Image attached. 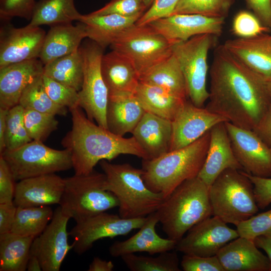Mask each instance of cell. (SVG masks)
Segmentation results:
<instances>
[{"instance_id": "obj_26", "label": "cell", "mask_w": 271, "mask_h": 271, "mask_svg": "<svg viewBox=\"0 0 271 271\" xmlns=\"http://www.w3.org/2000/svg\"><path fill=\"white\" fill-rule=\"evenodd\" d=\"M101 68L109 95L135 93L140 82V74L127 57L112 50L103 54Z\"/></svg>"}, {"instance_id": "obj_6", "label": "cell", "mask_w": 271, "mask_h": 271, "mask_svg": "<svg viewBox=\"0 0 271 271\" xmlns=\"http://www.w3.org/2000/svg\"><path fill=\"white\" fill-rule=\"evenodd\" d=\"M212 216L236 226L258 211L253 185L243 171L222 172L209 187Z\"/></svg>"}, {"instance_id": "obj_52", "label": "cell", "mask_w": 271, "mask_h": 271, "mask_svg": "<svg viewBox=\"0 0 271 271\" xmlns=\"http://www.w3.org/2000/svg\"><path fill=\"white\" fill-rule=\"evenodd\" d=\"M16 210L14 202L0 203V234L11 232Z\"/></svg>"}, {"instance_id": "obj_14", "label": "cell", "mask_w": 271, "mask_h": 271, "mask_svg": "<svg viewBox=\"0 0 271 271\" xmlns=\"http://www.w3.org/2000/svg\"><path fill=\"white\" fill-rule=\"evenodd\" d=\"M70 219L59 206L44 230L33 240L30 255L38 258L43 271H59L68 252L72 249V244L68 241L67 230Z\"/></svg>"}, {"instance_id": "obj_55", "label": "cell", "mask_w": 271, "mask_h": 271, "mask_svg": "<svg viewBox=\"0 0 271 271\" xmlns=\"http://www.w3.org/2000/svg\"><path fill=\"white\" fill-rule=\"evenodd\" d=\"M254 241L258 248L262 249L266 253L271 264V240L262 235L255 237Z\"/></svg>"}, {"instance_id": "obj_19", "label": "cell", "mask_w": 271, "mask_h": 271, "mask_svg": "<svg viewBox=\"0 0 271 271\" xmlns=\"http://www.w3.org/2000/svg\"><path fill=\"white\" fill-rule=\"evenodd\" d=\"M210 133L207 154L197 176L209 187L225 170L243 171L234 155L225 122L214 125Z\"/></svg>"}, {"instance_id": "obj_5", "label": "cell", "mask_w": 271, "mask_h": 271, "mask_svg": "<svg viewBox=\"0 0 271 271\" xmlns=\"http://www.w3.org/2000/svg\"><path fill=\"white\" fill-rule=\"evenodd\" d=\"M105 175V190L113 193L118 201L119 215L123 218L145 217L156 212L164 198L151 190L143 179V171L125 163L99 162Z\"/></svg>"}, {"instance_id": "obj_36", "label": "cell", "mask_w": 271, "mask_h": 271, "mask_svg": "<svg viewBox=\"0 0 271 271\" xmlns=\"http://www.w3.org/2000/svg\"><path fill=\"white\" fill-rule=\"evenodd\" d=\"M43 75L25 89L21 96L19 104L24 109H32L54 115H66L68 111L67 108L54 102L46 92Z\"/></svg>"}, {"instance_id": "obj_25", "label": "cell", "mask_w": 271, "mask_h": 271, "mask_svg": "<svg viewBox=\"0 0 271 271\" xmlns=\"http://www.w3.org/2000/svg\"><path fill=\"white\" fill-rule=\"evenodd\" d=\"M149 159L158 158L170 151L172 121L145 111L132 132Z\"/></svg>"}, {"instance_id": "obj_24", "label": "cell", "mask_w": 271, "mask_h": 271, "mask_svg": "<svg viewBox=\"0 0 271 271\" xmlns=\"http://www.w3.org/2000/svg\"><path fill=\"white\" fill-rule=\"evenodd\" d=\"M225 271H271L268 257L254 240L239 236L221 248L216 254Z\"/></svg>"}, {"instance_id": "obj_28", "label": "cell", "mask_w": 271, "mask_h": 271, "mask_svg": "<svg viewBox=\"0 0 271 271\" xmlns=\"http://www.w3.org/2000/svg\"><path fill=\"white\" fill-rule=\"evenodd\" d=\"M145 111L134 93L109 95L106 109L107 129L121 137L131 133Z\"/></svg>"}, {"instance_id": "obj_8", "label": "cell", "mask_w": 271, "mask_h": 271, "mask_svg": "<svg viewBox=\"0 0 271 271\" xmlns=\"http://www.w3.org/2000/svg\"><path fill=\"white\" fill-rule=\"evenodd\" d=\"M217 36L205 34L172 45L183 74L188 98L195 105L204 107L209 98L207 88L209 51L216 45Z\"/></svg>"}, {"instance_id": "obj_33", "label": "cell", "mask_w": 271, "mask_h": 271, "mask_svg": "<svg viewBox=\"0 0 271 271\" xmlns=\"http://www.w3.org/2000/svg\"><path fill=\"white\" fill-rule=\"evenodd\" d=\"M82 14L76 9L74 0H39L28 24L40 27L53 26L79 21Z\"/></svg>"}, {"instance_id": "obj_35", "label": "cell", "mask_w": 271, "mask_h": 271, "mask_svg": "<svg viewBox=\"0 0 271 271\" xmlns=\"http://www.w3.org/2000/svg\"><path fill=\"white\" fill-rule=\"evenodd\" d=\"M53 214L48 206L17 207L11 232L35 238L44 230Z\"/></svg>"}, {"instance_id": "obj_48", "label": "cell", "mask_w": 271, "mask_h": 271, "mask_svg": "<svg viewBox=\"0 0 271 271\" xmlns=\"http://www.w3.org/2000/svg\"><path fill=\"white\" fill-rule=\"evenodd\" d=\"M15 181L8 164L0 156V203L13 202L16 184Z\"/></svg>"}, {"instance_id": "obj_38", "label": "cell", "mask_w": 271, "mask_h": 271, "mask_svg": "<svg viewBox=\"0 0 271 271\" xmlns=\"http://www.w3.org/2000/svg\"><path fill=\"white\" fill-rule=\"evenodd\" d=\"M233 3L234 0H180L172 15L198 14L225 19Z\"/></svg>"}, {"instance_id": "obj_42", "label": "cell", "mask_w": 271, "mask_h": 271, "mask_svg": "<svg viewBox=\"0 0 271 271\" xmlns=\"http://www.w3.org/2000/svg\"><path fill=\"white\" fill-rule=\"evenodd\" d=\"M231 31L238 38H249L270 31L252 13L243 10L234 16Z\"/></svg>"}, {"instance_id": "obj_43", "label": "cell", "mask_w": 271, "mask_h": 271, "mask_svg": "<svg viewBox=\"0 0 271 271\" xmlns=\"http://www.w3.org/2000/svg\"><path fill=\"white\" fill-rule=\"evenodd\" d=\"M147 8L144 0H111L92 15L116 14L124 17L142 15Z\"/></svg>"}, {"instance_id": "obj_32", "label": "cell", "mask_w": 271, "mask_h": 271, "mask_svg": "<svg viewBox=\"0 0 271 271\" xmlns=\"http://www.w3.org/2000/svg\"><path fill=\"white\" fill-rule=\"evenodd\" d=\"M34 238L12 232L0 234V270H27Z\"/></svg>"}, {"instance_id": "obj_12", "label": "cell", "mask_w": 271, "mask_h": 271, "mask_svg": "<svg viewBox=\"0 0 271 271\" xmlns=\"http://www.w3.org/2000/svg\"><path fill=\"white\" fill-rule=\"evenodd\" d=\"M147 216L123 218L119 215L102 212L77 222L69 235L73 239L72 249L82 254L99 239L126 235L133 230L139 229L146 222Z\"/></svg>"}, {"instance_id": "obj_51", "label": "cell", "mask_w": 271, "mask_h": 271, "mask_svg": "<svg viewBox=\"0 0 271 271\" xmlns=\"http://www.w3.org/2000/svg\"><path fill=\"white\" fill-rule=\"evenodd\" d=\"M252 130L269 147L271 146V101Z\"/></svg>"}, {"instance_id": "obj_59", "label": "cell", "mask_w": 271, "mask_h": 271, "mask_svg": "<svg viewBox=\"0 0 271 271\" xmlns=\"http://www.w3.org/2000/svg\"><path fill=\"white\" fill-rule=\"evenodd\" d=\"M267 83H268V86L269 91L271 93V79L269 80L268 81H267Z\"/></svg>"}, {"instance_id": "obj_30", "label": "cell", "mask_w": 271, "mask_h": 271, "mask_svg": "<svg viewBox=\"0 0 271 271\" xmlns=\"http://www.w3.org/2000/svg\"><path fill=\"white\" fill-rule=\"evenodd\" d=\"M140 81L161 87L183 98H188L184 77L173 52L141 74Z\"/></svg>"}, {"instance_id": "obj_20", "label": "cell", "mask_w": 271, "mask_h": 271, "mask_svg": "<svg viewBox=\"0 0 271 271\" xmlns=\"http://www.w3.org/2000/svg\"><path fill=\"white\" fill-rule=\"evenodd\" d=\"M44 67L36 58L0 68V108L10 109L19 104L25 89L43 75Z\"/></svg>"}, {"instance_id": "obj_11", "label": "cell", "mask_w": 271, "mask_h": 271, "mask_svg": "<svg viewBox=\"0 0 271 271\" xmlns=\"http://www.w3.org/2000/svg\"><path fill=\"white\" fill-rule=\"evenodd\" d=\"M127 57L140 75L172 53V45L150 24H134L125 30L110 46Z\"/></svg>"}, {"instance_id": "obj_21", "label": "cell", "mask_w": 271, "mask_h": 271, "mask_svg": "<svg viewBox=\"0 0 271 271\" xmlns=\"http://www.w3.org/2000/svg\"><path fill=\"white\" fill-rule=\"evenodd\" d=\"M64 179L50 174L19 181L13 202L17 207L59 204L64 190Z\"/></svg>"}, {"instance_id": "obj_22", "label": "cell", "mask_w": 271, "mask_h": 271, "mask_svg": "<svg viewBox=\"0 0 271 271\" xmlns=\"http://www.w3.org/2000/svg\"><path fill=\"white\" fill-rule=\"evenodd\" d=\"M223 45L252 71L267 81L271 79V35L229 39Z\"/></svg>"}, {"instance_id": "obj_45", "label": "cell", "mask_w": 271, "mask_h": 271, "mask_svg": "<svg viewBox=\"0 0 271 271\" xmlns=\"http://www.w3.org/2000/svg\"><path fill=\"white\" fill-rule=\"evenodd\" d=\"M36 2L35 0H0V18L5 21L15 17L30 21Z\"/></svg>"}, {"instance_id": "obj_18", "label": "cell", "mask_w": 271, "mask_h": 271, "mask_svg": "<svg viewBox=\"0 0 271 271\" xmlns=\"http://www.w3.org/2000/svg\"><path fill=\"white\" fill-rule=\"evenodd\" d=\"M224 22V18L179 14L157 20L149 24L173 45L199 35L208 34L219 37Z\"/></svg>"}, {"instance_id": "obj_23", "label": "cell", "mask_w": 271, "mask_h": 271, "mask_svg": "<svg viewBox=\"0 0 271 271\" xmlns=\"http://www.w3.org/2000/svg\"><path fill=\"white\" fill-rule=\"evenodd\" d=\"M158 222L156 212L149 214L135 234L127 239L112 244L109 248V254L114 257L138 252H146L153 255L175 249L177 241L162 238L157 234L156 226Z\"/></svg>"}, {"instance_id": "obj_57", "label": "cell", "mask_w": 271, "mask_h": 271, "mask_svg": "<svg viewBox=\"0 0 271 271\" xmlns=\"http://www.w3.org/2000/svg\"><path fill=\"white\" fill-rule=\"evenodd\" d=\"M154 1V0H144V2L147 8H149Z\"/></svg>"}, {"instance_id": "obj_58", "label": "cell", "mask_w": 271, "mask_h": 271, "mask_svg": "<svg viewBox=\"0 0 271 271\" xmlns=\"http://www.w3.org/2000/svg\"><path fill=\"white\" fill-rule=\"evenodd\" d=\"M263 235L266 236L268 238H269L271 240V230L268 231L267 232H266L265 234Z\"/></svg>"}, {"instance_id": "obj_9", "label": "cell", "mask_w": 271, "mask_h": 271, "mask_svg": "<svg viewBox=\"0 0 271 271\" xmlns=\"http://www.w3.org/2000/svg\"><path fill=\"white\" fill-rule=\"evenodd\" d=\"M1 156L8 164L16 181L72 168L71 154L67 149H54L41 141L32 140L15 150H6Z\"/></svg>"}, {"instance_id": "obj_41", "label": "cell", "mask_w": 271, "mask_h": 271, "mask_svg": "<svg viewBox=\"0 0 271 271\" xmlns=\"http://www.w3.org/2000/svg\"><path fill=\"white\" fill-rule=\"evenodd\" d=\"M43 81L46 92L54 102L69 109L79 106L78 91L44 75Z\"/></svg>"}, {"instance_id": "obj_13", "label": "cell", "mask_w": 271, "mask_h": 271, "mask_svg": "<svg viewBox=\"0 0 271 271\" xmlns=\"http://www.w3.org/2000/svg\"><path fill=\"white\" fill-rule=\"evenodd\" d=\"M218 217L211 216L195 224L177 241L175 249L184 254L211 256L230 241L239 236Z\"/></svg>"}, {"instance_id": "obj_27", "label": "cell", "mask_w": 271, "mask_h": 271, "mask_svg": "<svg viewBox=\"0 0 271 271\" xmlns=\"http://www.w3.org/2000/svg\"><path fill=\"white\" fill-rule=\"evenodd\" d=\"M87 38L85 25L79 22L51 26L46 34L39 59L44 65L78 50Z\"/></svg>"}, {"instance_id": "obj_37", "label": "cell", "mask_w": 271, "mask_h": 271, "mask_svg": "<svg viewBox=\"0 0 271 271\" xmlns=\"http://www.w3.org/2000/svg\"><path fill=\"white\" fill-rule=\"evenodd\" d=\"M170 251L160 253L156 257L130 253L120 257L131 271H180L177 254Z\"/></svg>"}, {"instance_id": "obj_31", "label": "cell", "mask_w": 271, "mask_h": 271, "mask_svg": "<svg viewBox=\"0 0 271 271\" xmlns=\"http://www.w3.org/2000/svg\"><path fill=\"white\" fill-rule=\"evenodd\" d=\"M134 94L146 111L171 121L187 100L161 87L141 81Z\"/></svg>"}, {"instance_id": "obj_53", "label": "cell", "mask_w": 271, "mask_h": 271, "mask_svg": "<svg viewBox=\"0 0 271 271\" xmlns=\"http://www.w3.org/2000/svg\"><path fill=\"white\" fill-rule=\"evenodd\" d=\"M114 264L111 261L102 260L94 257L89 265L88 271H112Z\"/></svg>"}, {"instance_id": "obj_16", "label": "cell", "mask_w": 271, "mask_h": 271, "mask_svg": "<svg viewBox=\"0 0 271 271\" xmlns=\"http://www.w3.org/2000/svg\"><path fill=\"white\" fill-rule=\"evenodd\" d=\"M40 27L15 28L5 24L0 30V68L39 58L46 36Z\"/></svg>"}, {"instance_id": "obj_17", "label": "cell", "mask_w": 271, "mask_h": 271, "mask_svg": "<svg viewBox=\"0 0 271 271\" xmlns=\"http://www.w3.org/2000/svg\"><path fill=\"white\" fill-rule=\"evenodd\" d=\"M226 121L227 120L222 116L205 107L197 106L187 99L172 120L170 151L190 145L216 124Z\"/></svg>"}, {"instance_id": "obj_40", "label": "cell", "mask_w": 271, "mask_h": 271, "mask_svg": "<svg viewBox=\"0 0 271 271\" xmlns=\"http://www.w3.org/2000/svg\"><path fill=\"white\" fill-rule=\"evenodd\" d=\"M55 116L53 114L25 109V125L31 139L44 142L58 128L59 122Z\"/></svg>"}, {"instance_id": "obj_60", "label": "cell", "mask_w": 271, "mask_h": 271, "mask_svg": "<svg viewBox=\"0 0 271 271\" xmlns=\"http://www.w3.org/2000/svg\"><path fill=\"white\" fill-rule=\"evenodd\" d=\"M270 154H271V146L270 147Z\"/></svg>"}, {"instance_id": "obj_3", "label": "cell", "mask_w": 271, "mask_h": 271, "mask_svg": "<svg viewBox=\"0 0 271 271\" xmlns=\"http://www.w3.org/2000/svg\"><path fill=\"white\" fill-rule=\"evenodd\" d=\"M210 129L187 146L143 160L142 177L148 188L165 199L183 182L197 177L207 154Z\"/></svg>"}, {"instance_id": "obj_49", "label": "cell", "mask_w": 271, "mask_h": 271, "mask_svg": "<svg viewBox=\"0 0 271 271\" xmlns=\"http://www.w3.org/2000/svg\"><path fill=\"white\" fill-rule=\"evenodd\" d=\"M245 173L253 185L258 208L264 209L271 204V177H259Z\"/></svg>"}, {"instance_id": "obj_54", "label": "cell", "mask_w": 271, "mask_h": 271, "mask_svg": "<svg viewBox=\"0 0 271 271\" xmlns=\"http://www.w3.org/2000/svg\"><path fill=\"white\" fill-rule=\"evenodd\" d=\"M9 109L0 108V153L5 150V138L7 126V118Z\"/></svg>"}, {"instance_id": "obj_46", "label": "cell", "mask_w": 271, "mask_h": 271, "mask_svg": "<svg viewBox=\"0 0 271 271\" xmlns=\"http://www.w3.org/2000/svg\"><path fill=\"white\" fill-rule=\"evenodd\" d=\"M180 264L184 271H225L216 255L200 256L184 254Z\"/></svg>"}, {"instance_id": "obj_4", "label": "cell", "mask_w": 271, "mask_h": 271, "mask_svg": "<svg viewBox=\"0 0 271 271\" xmlns=\"http://www.w3.org/2000/svg\"><path fill=\"white\" fill-rule=\"evenodd\" d=\"M156 212L168 238L178 241L193 226L212 216L209 186L198 177L188 179L164 199Z\"/></svg>"}, {"instance_id": "obj_1", "label": "cell", "mask_w": 271, "mask_h": 271, "mask_svg": "<svg viewBox=\"0 0 271 271\" xmlns=\"http://www.w3.org/2000/svg\"><path fill=\"white\" fill-rule=\"evenodd\" d=\"M205 108L239 127L251 129L270 101L267 81L252 71L222 45L214 50Z\"/></svg>"}, {"instance_id": "obj_50", "label": "cell", "mask_w": 271, "mask_h": 271, "mask_svg": "<svg viewBox=\"0 0 271 271\" xmlns=\"http://www.w3.org/2000/svg\"><path fill=\"white\" fill-rule=\"evenodd\" d=\"M262 24L271 31V0H245Z\"/></svg>"}, {"instance_id": "obj_10", "label": "cell", "mask_w": 271, "mask_h": 271, "mask_svg": "<svg viewBox=\"0 0 271 271\" xmlns=\"http://www.w3.org/2000/svg\"><path fill=\"white\" fill-rule=\"evenodd\" d=\"M83 61V79L78 91L79 106L87 117L99 126L107 128L106 109L109 92L101 73L103 49L97 44L85 43L80 46Z\"/></svg>"}, {"instance_id": "obj_29", "label": "cell", "mask_w": 271, "mask_h": 271, "mask_svg": "<svg viewBox=\"0 0 271 271\" xmlns=\"http://www.w3.org/2000/svg\"><path fill=\"white\" fill-rule=\"evenodd\" d=\"M142 15L124 17L116 14L92 15L89 13L82 15L79 22L85 25L87 38L104 49L110 46L122 33L134 25Z\"/></svg>"}, {"instance_id": "obj_39", "label": "cell", "mask_w": 271, "mask_h": 271, "mask_svg": "<svg viewBox=\"0 0 271 271\" xmlns=\"http://www.w3.org/2000/svg\"><path fill=\"white\" fill-rule=\"evenodd\" d=\"M24 108L17 104L9 110L5 138V150H14L32 141L26 128Z\"/></svg>"}, {"instance_id": "obj_2", "label": "cell", "mask_w": 271, "mask_h": 271, "mask_svg": "<svg viewBox=\"0 0 271 271\" xmlns=\"http://www.w3.org/2000/svg\"><path fill=\"white\" fill-rule=\"evenodd\" d=\"M72 126L61 144L70 153L75 174H87L101 160H111L121 154L149 158L134 137L125 138L94 123L79 106L69 109Z\"/></svg>"}, {"instance_id": "obj_15", "label": "cell", "mask_w": 271, "mask_h": 271, "mask_svg": "<svg viewBox=\"0 0 271 271\" xmlns=\"http://www.w3.org/2000/svg\"><path fill=\"white\" fill-rule=\"evenodd\" d=\"M234 155L243 171L259 177H271V154L268 146L252 130L225 122Z\"/></svg>"}, {"instance_id": "obj_34", "label": "cell", "mask_w": 271, "mask_h": 271, "mask_svg": "<svg viewBox=\"0 0 271 271\" xmlns=\"http://www.w3.org/2000/svg\"><path fill=\"white\" fill-rule=\"evenodd\" d=\"M43 75L79 91L83 79V61L80 48L45 65Z\"/></svg>"}, {"instance_id": "obj_44", "label": "cell", "mask_w": 271, "mask_h": 271, "mask_svg": "<svg viewBox=\"0 0 271 271\" xmlns=\"http://www.w3.org/2000/svg\"><path fill=\"white\" fill-rule=\"evenodd\" d=\"M236 227L239 236L254 240L271 230V209L254 215Z\"/></svg>"}, {"instance_id": "obj_7", "label": "cell", "mask_w": 271, "mask_h": 271, "mask_svg": "<svg viewBox=\"0 0 271 271\" xmlns=\"http://www.w3.org/2000/svg\"><path fill=\"white\" fill-rule=\"evenodd\" d=\"M104 173L94 170L87 174L64 178V190L60 207L76 222L118 206V201L111 192L105 190Z\"/></svg>"}, {"instance_id": "obj_47", "label": "cell", "mask_w": 271, "mask_h": 271, "mask_svg": "<svg viewBox=\"0 0 271 271\" xmlns=\"http://www.w3.org/2000/svg\"><path fill=\"white\" fill-rule=\"evenodd\" d=\"M179 1L180 0H154L136 24H148L157 20L171 16Z\"/></svg>"}, {"instance_id": "obj_56", "label": "cell", "mask_w": 271, "mask_h": 271, "mask_svg": "<svg viewBox=\"0 0 271 271\" xmlns=\"http://www.w3.org/2000/svg\"><path fill=\"white\" fill-rule=\"evenodd\" d=\"M27 270L28 271L42 270L38 258L35 255H30L27 263Z\"/></svg>"}]
</instances>
